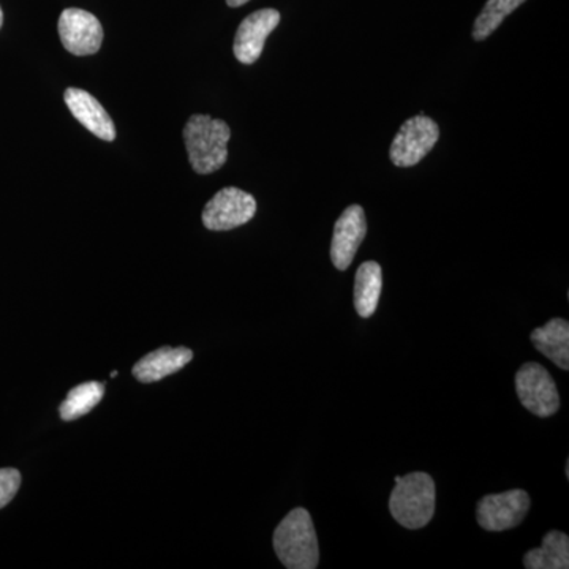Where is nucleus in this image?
<instances>
[{
  "instance_id": "6",
  "label": "nucleus",
  "mask_w": 569,
  "mask_h": 569,
  "mask_svg": "<svg viewBox=\"0 0 569 569\" xmlns=\"http://www.w3.org/2000/svg\"><path fill=\"white\" fill-rule=\"evenodd\" d=\"M257 213V200L236 187L213 194L203 211V223L211 231H228L249 223Z\"/></svg>"
},
{
  "instance_id": "9",
  "label": "nucleus",
  "mask_w": 569,
  "mask_h": 569,
  "mask_svg": "<svg viewBox=\"0 0 569 569\" xmlns=\"http://www.w3.org/2000/svg\"><path fill=\"white\" fill-rule=\"evenodd\" d=\"M367 234L365 209L358 204L348 206L337 219L332 234L331 260L339 271H347L353 263L359 247Z\"/></svg>"
},
{
  "instance_id": "20",
  "label": "nucleus",
  "mask_w": 569,
  "mask_h": 569,
  "mask_svg": "<svg viewBox=\"0 0 569 569\" xmlns=\"http://www.w3.org/2000/svg\"><path fill=\"white\" fill-rule=\"evenodd\" d=\"M2 24H3V13H2V9H0V28H2Z\"/></svg>"
},
{
  "instance_id": "2",
  "label": "nucleus",
  "mask_w": 569,
  "mask_h": 569,
  "mask_svg": "<svg viewBox=\"0 0 569 569\" xmlns=\"http://www.w3.org/2000/svg\"><path fill=\"white\" fill-rule=\"evenodd\" d=\"M436 481L425 471L396 477V488L389 497V511L399 526L408 530L425 529L436 512Z\"/></svg>"
},
{
  "instance_id": "18",
  "label": "nucleus",
  "mask_w": 569,
  "mask_h": 569,
  "mask_svg": "<svg viewBox=\"0 0 569 569\" xmlns=\"http://www.w3.org/2000/svg\"><path fill=\"white\" fill-rule=\"evenodd\" d=\"M21 486V473L14 468H0V509L7 507Z\"/></svg>"
},
{
  "instance_id": "7",
  "label": "nucleus",
  "mask_w": 569,
  "mask_h": 569,
  "mask_svg": "<svg viewBox=\"0 0 569 569\" xmlns=\"http://www.w3.org/2000/svg\"><path fill=\"white\" fill-rule=\"evenodd\" d=\"M530 496L522 489L482 497L477 505L479 527L488 531L516 529L527 518Z\"/></svg>"
},
{
  "instance_id": "19",
  "label": "nucleus",
  "mask_w": 569,
  "mask_h": 569,
  "mask_svg": "<svg viewBox=\"0 0 569 569\" xmlns=\"http://www.w3.org/2000/svg\"><path fill=\"white\" fill-rule=\"evenodd\" d=\"M249 2V0H227L228 7L231 9H236V7L244 6V3Z\"/></svg>"
},
{
  "instance_id": "13",
  "label": "nucleus",
  "mask_w": 569,
  "mask_h": 569,
  "mask_svg": "<svg viewBox=\"0 0 569 569\" xmlns=\"http://www.w3.org/2000/svg\"><path fill=\"white\" fill-rule=\"evenodd\" d=\"M535 348L561 370H569V323L563 318H552L530 336Z\"/></svg>"
},
{
  "instance_id": "10",
  "label": "nucleus",
  "mask_w": 569,
  "mask_h": 569,
  "mask_svg": "<svg viewBox=\"0 0 569 569\" xmlns=\"http://www.w3.org/2000/svg\"><path fill=\"white\" fill-rule=\"evenodd\" d=\"M280 22V13L274 9H263L249 14L236 32L233 51L236 59L252 66L260 59L266 40Z\"/></svg>"
},
{
  "instance_id": "1",
  "label": "nucleus",
  "mask_w": 569,
  "mask_h": 569,
  "mask_svg": "<svg viewBox=\"0 0 569 569\" xmlns=\"http://www.w3.org/2000/svg\"><path fill=\"white\" fill-rule=\"evenodd\" d=\"M182 134L194 173H216L227 163L231 138L227 122L211 116L194 114L183 127Z\"/></svg>"
},
{
  "instance_id": "17",
  "label": "nucleus",
  "mask_w": 569,
  "mask_h": 569,
  "mask_svg": "<svg viewBox=\"0 0 569 569\" xmlns=\"http://www.w3.org/2000/svg\"><path fill=\"white\" fill-rule=\"evenodd\" d=\"M526 0H488L485 9L475 21L473 39L482 41L492 36L500 28L501 22L512 13L518 7L522 6Z\"/></svg>"
},
{
  "instance_id": "21",
  "label": "nucleus",
  "mask_w": 569,
  "mask_h": 569,
  "mask_svg": "<svg viewBox=\"0 0 569 569\" xmlns=\"http://www.w3.org/2000/svg\"><path fill=\"white\" fill-rule=\"evenodd\" d=\"M116 377H118V370H112L111 378H116Z\"/></svg>"
},
{
  "instance_id": "15",
  "label": "nucleus",
  "mask_w": 569,
  "mask_h": 569,
  "mask_svg": "<svg viewBox=\"0 0 569 569\" xmlns=\"http://www.w3.org/2000/svg\"><path fill=\"white\" fill-rule=\"evenodd\" d=\"M527 569H568L569 538L559 530L549 531L542 538L541 548L531 549L523 556Z\"/></svg>"
},
{
  "instance_id": "3",
  "label": "nucleus",
  "mask_w": 569,
  "mask_h": 569,
  "mask_svg": "<svg viewBox=\"0 0 569 569\" xmlns=\"http://www.w3.org/2000/svg\"><path fill=\"white\" fill-rule=\"evenodd\" d=\"M274 550L288 569H316L320 563V546L312 516L295 508L274 531Z\"/></svg>"
},
{
  "instance_id": "4",
  "label": "nucleus",
  "mask_w": 569,
  "mask_h": 569,
  "mask_svg": "<svg viewBox=\"0 0 569 569\" xmlns=\"http://www.w3.org/2000/svg\"><path fill=\"white\" fill-rule=\"evenodd\" d=\"M516 392L522 407L539 418H549L559 411L560 395L548 369L538 362H527L516 373Z\"/></svg>"
},
{
  "instance_id": "16",
  "label": "nucleus",
  "mask_w": 569,
  "mask_h": 569,
  "mask_svg": "<svg viewBox=\"0 0 569 569\" xmlns=\"http://www.w3.org/2000/svg\"><path fill=\"white\" fill-rule=\"evenodd\" d=\"M104 396V385L99 381H88L71 389L67 399L61 406V418L63 421H74L84 417L89 411L99 406Z\"/></svg>"
},
{
  "instance_id": "11",
  "label": "nucleus",
  "mask_w": 569,
  "mask_h": 569,
  "mask_svg": "<svg viewBox=\"0 0 569 569\" xmlns=\"http://www.w3.org/2000/svg\"><path fill=\"white\" fill-rule=\"evenodd\" d=\"M67 107L73 118L89 130L92 134L103 141H114L116 127L111 121L110 114L104 111L102 104L91 93L82 89L69 88L63 93Z\"/></svg>"
},
{
  "instance_id": "5",
  "label": "nucleus",
  "mask_w": 569,
  "mask_h": 569,
  "mask_svg": "<svg viewBox=\"0 0 569 569\" xmlns=\"http://www.w3.org/2000/svg\"><path fill=\"white\" fill-rule=\"evenodd\" d=\"M440 129L437 122L427 116H415L402 123L397 132L389 159L399 168L415 167L436 148Z\"/></svg>"
},
{
  "instance_id": "14",
  "label": "nucleus",
  "mask_w": 569,
  "mask_h": 569,
  "mask_svg": "<svg viewBox=\"0 0 569 569\" xmlns=\"http://www.w3.org/2000/svg\"><path fill=\"white\" fill-rule=\"evenodd\" d=\"M383 290V271L377 261H366L359 266L355 277V309L361 318L376 313Z\"/></svg>"
},
{
  "instance_id": "8",
  "label": "nucleus",
  "mask_w": 569,
  "mask_h": 569,
  "mask_svg": "<svg viewBox=\"0 0 569 569\" xmlns=\"http://www.w3.org/2000/svg\"><path fill=\"white\" fill-rule=\"evenodd\" d=\"M59 37L73 56H91L102 47L103 28L97 17L81 9H67L59 18Z\"/></svg>"
},
{
  "instance_id": "12",
  "label": "nucleus",
  "mask_w": 569,
  "mask_h": 569,
  "mask_svg": "<svg viewBox=\"0 0 569 569\" xmlns=\"http://www.w3.org/2000/svg\"><path fill=\"white\" fill-rule=\"evenodd\" d=\"M193 359V351L186 347H162L146 355L133 367V376L141 383H156L173 376Z\"/></svg>"
}]
</instances>
